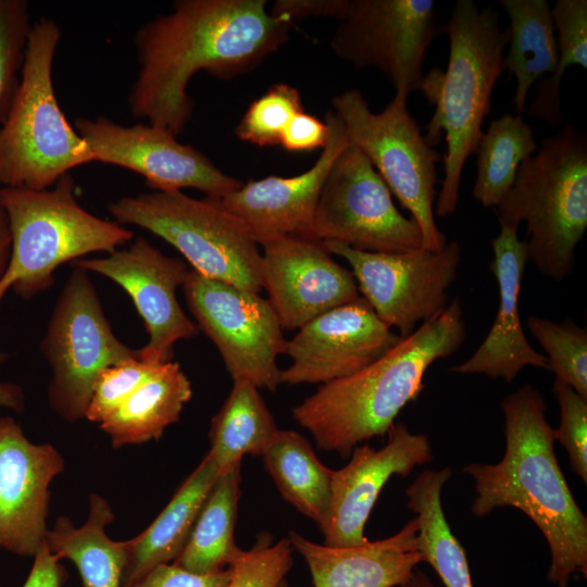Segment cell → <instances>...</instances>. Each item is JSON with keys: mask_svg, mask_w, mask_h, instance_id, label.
Wrapping results in <instances>:
<instances>
[{"mask_svg": "<svg viewBox=\"0 0 587 587\" xmlns=\"http://www.w3.org/2000/svg\"><path fill=\"white\" fill-rule=\"evenodd\" d=\"M76 191L71 173L43 190L0 186L12 235L0 302L10 288L28 300L53 285V272L63 263L95 252L110 253L133 240L132 230L85 210ZM5 360L0 351V363Z\"/></svg>", "mask_w": 587, "mask_h": 587, "instance_id": "cell-7", "label": "cell"}, {"mask_svg": "<svg viewBox=\"0 0 587 587\" xmlns=\"http://www.w3.org/2000/svg\"><path fill=\"white\" fill-rule=\"evenodd\" d=\"M465 335L462 304L455 297L375 362L321 385L292 409V417L320 449L346 458L361 442L387 434L424 388L428 367L454 354Z\"/></svg>", "mask_w": 587, "mask_h": 587, "instance_id": "cell-3", "label": "cell"}, {"mask_svg": "<svg viewBox=\"0 0 587 587\" xmlns=\"http://www.w3.org/2000/svg\"><path fill=\"white\" fill-rule=\"evenodd\" d=\"M265 0H178L135 35L137 76L130 114L176 137L191 117L188 95L200 71L221 78L249 72L286 42L292 22Z\"/></svg>", "mask_w": 587, "mask_h": 587, "instance_id": "cell-1", "label": "cell"}, {"mask_svg": "<svg viewBox=\"0 0 587 587\" xmlns=\"http://www.w3.org/2000/svg\"><path fill=\"white\" fill-rule=\"evenodd\" d=\"M164 364L147 363L134 357L104 369L96 382L85 417L103 423L141 385L159 374Z\"/></svg>", "mask_w": 587, "mask_h": 587, "instance_id": "cell-38", "label": "cell"}, {"mask_svg": "<svg viewBox=\"0 0 587 587\" xmlns=\"http://www.w3.org/2000/svg\"><path fill=\"white\" fill-rule=\"evenodd\" d=\"M330 39L333 52L355 68L374 67L408 99L421 91L428 48L442 33L433 0H347Z\"/></svg>", "mask_w": 587, "mask_h": 587, "instance_id": "cell-12", "label": "cell"}, {"mask_svg": "<svg viewBox=\"0 0 587 587\" xmlns=\"http://www.w3.org/2000/svg\"><path fill=\"white\" fill-rule=\"evenodd\" d=\"M108 210L116 223L136 225L165 240L197 273L251 292L263 290L259 245L209 197L152 191L118 198Z\"/></svg>", "mask_w": 587, "mask_h": 587, "instance_id": "cell-8", "label": "cell"}, {"mask_svg": "<svg viewBox=\"0 0 587 587\" xmlns=\"http://www.w3.org/2000/svg\"><path fill=\"white\" fill-rule=\"evenodd\" d=\"M415 519L395 535L354 547H330L289 532V541L305 561L314 587H396L423 562ZM277 587H289L283 579Z\"/></svg>", "mask_w": 587, "mask_h": 587, "instance_id": "cell-23", "label": "cell"}, {"mask_svg": "<svg viewBox=\"0 0 587 587\" xmlns=\"http://www.w3.org/2000/svg\"><path fill=\"white\" fill-rule=\"evenodd\" d=\"M63 470L53 446L30 442L14 419L0 415V548L35 555L48 532L49 486Z\"/></svg>", "mask_w": 587, "mask_h": 587, "instance_id": "cell-21", "label": "cell"}, {"mask_svg": "<svg viewBox=\"0 0 587 587\" xmlns=\"http://www.w3.org/2000/svg\"><path fill=\"white\" fill-rule=\"evenodd\" d=\"M302 111V98L296 87L274 84L250 103L236 126V136L259 147L279 146L285 128Z\"/></svg>", "mask_w": 587, "mask_h": 587, "instance_id": "cell-35", "label": "cell"}, {"mask_svg": "<svg viewBox=\"0 0 587 587\" xmlns=\"http://www.w3.org/2000/svg\"><path fill=\"white\" fill-rule=\"evenodd\" d=\"M537 149L534 130L523 115L507 112L492 120L475 151L473 198L483 207L497 208L512 187L519 166Z\"/></svg>", "mask_w": 587, "mask_h": 587, "instance_id": "cell-32", "label": "cell"}, {"mask_svg": "<svg viewBox=\"0 0 587 587\" xmlns=\"http://www.w3.org/2000/svg\"><path fill=\"white\" fill-rule=\"evenodd\" d=\"M61 36L52 18L32 23L18 84L0 124V186L48 189L72 170L95 162L54 92L52 68Z\"/></svg>", "mask_w": 587, "mask_h": 587, "instance_id": "cell-6", "label": "cell"}, {"mask_svg": "<svg viewBox=\"0 0 587 587\" xmlns=\"http://www.w3.org/2000/svg\"><path fill=\"white\" fill-rule=\"evenodd\" d=\"M191 384L177 362L141 385L111 416L100 424L114 448L143 444L162 436L178 421L191 398Z\"/></svg>", "mask_w": 587, "mask_h": 587, "instance_id": "cell-27", "label": "cell"}, {"mask_svg": "<svg viewBox=\"0 0 587 587\" xmlns=\"http://www.w3.org/2000/svg\"><path fill=\"white\" fill-rule=\"evenodd\" d=\"M283 498L321 528L327 517L333 472L295 430H280L262 455Z\"/></svg>", "mask_w": 587, "mask_h": 587, "instance_id": "cell-31", "label": "cell"}, {"mask_svg": "<svg viewBox=\"0 0 587 587\" xmlns=\"http://www.w3.org/2000/svg\"><path fill=\"white\" fill-rule=\"evenodd\" d=\"M324 121L329 128L328 139L308 171L291 177L249 180L221 198L209 197L239 221L259 246L285 236L309 237L327 174L349 141L341 120L332 109Z\"/></svg>", "mask_w": 587, "mask_h": 587, "instance_id": "cell-19", "label": "cell"}, {"mask_svg": "<svg viewBox=\"0 0 587 587\" xmlns=\"http://www.w3.org/2000/svg\"><path fill=\"white\" fill-rule=\"evenodd\" d=\"M113 519L109 502L92 494L83 526L76 527L67 516H60L47 532L45 542L50 552L76 565L83 587H122L126 541H115L107 536L105 526Z\"/></svg>", "mask_w": 587, "mask_h": 587, "instance_id": "cell-25", "label": "cell"}, {"mask_svg": "<svg viewBox=\"0 0 587 587\" xmlns=\"http://www.w3.org/2000/svg\"><path fill=\"white\" fill-rule=\"evenodd\" d=\"M494 259L490 270L499 291L495 321L486 338L464 362L450 367L458 374H483L508 383L526 366L550 371L545 354L535 350L523 330L519 300L526 263V242L520 240L517 227L500 225L491 239Z\"/></svg>", "mask_w": 587, "mask_h": 587, "instance_id": "cell-22", "label": "cell"}, {"mask_svg": "<svg viewBox=\"0 0 587 587\" xmlns=\"http://www.w3.org/2000/svg\"><path fill=\"white\" fill-rule=\"evenodd\" d=\"M396 587H442L435 584L432 578L421 570H414L412 574Z\"/></svg>", "mask_w": 587, "mask_h": 587, "instance_id": "cell-46", "label": "cell"}, {"mask_svg": "<svg viewBox=\"0 0 587 587\" xmlns=\"http://www.w3.org/2000/svg\"><path fill=\"white\" fill-rule=\"evenodd\" d=\"M24 0H0V124L14 97L32 26Z\"/></svg>", "mask_w": 587, "mask_h": 587, "instance_id": "cell-36", "label": "cell"}, {"mask_svg": "<svg viewBox=\"0 0 587 587\" xmlns=\"http://www.w3.org/2000/svg\"><path fill=\"white\" fill-rule=\"evenodd\" d=\"M261 247L263 289L283 329H299L360 297L352 272L337 263L322 242L285 236Z\"/></svg>", "mask_w": 587, "mask_h": 587, "instance_id": "cell-18", "label": "cell"}, {"mask_svg": "<svg viewBox=\"0 0 587 587\" xmlns=\"http://www.w3.org/2000/svg\"><path fill=\"white\" fill-rule=\"evenodd\" d=\"M553 394L561 412L560 426L553 429L554 440H558L565 448L572 472L586 485L587 399L558 378L553 383Z\"/></svg>", "mask_w": 587, "mask_h": 587, "instance_id": "cell-39", "label": "cell"}, {"mask_svg": "<svg viewBox=\"0 0 587 587\" xmlns=\"http://www.w3.org/2000/svg\"><path fill=\"white\" fill-rule=\"evenodd\" d=\"M182 287L198 328L215 345L233 380L274 391L282 384L277 357L287 340L268 300L192 268Z\"/></svg>", "mask_w": 587, "mask_h": 587, "instance_id": "cell-13", "label": "cell"}, {"mask_svg": "<svg viewBox=\"0 0 587 587\" xmlns=\"http://www.w3.org/2000/svg\"><path fill=\"white\" fill-rule=\"evenodd\" d=\"M499 3L509 17L504 66L516 82L511 103L516 114L523 115L533 85L557 68L559 52L551 4L547 0H500Z\"/></svg>", "mask_w": 587, "mask_h": 587, "instance_id": "cell-26", "label": "cell"}, {"mask_svg": "<svg viewBox=\"0 0 587 587\" xmlns=\"http://www.w3.org/2000/svg\"><path fill=\"white\" fill-rule=\"evenodd\" d=\"M217 476L207 453L154 521L139 535L126 540L122 587H132L158 565L174 562L179 557Z\"/></svg>", "mask_w": 587, "mask_h": 587, "instance_id": "cell-24", "label": "cell"}, {"mask_svg": "<svg viewBox=\"0 0 587 587\" xmlns=\"http://www.w3.org/2000/svg\"><path fill=\"white\" fill-rule=\"evenodd\" d=\"M401 340L358 299L314 317L287 340L291 364L282 370V383L326 384L375 362Z\"/></svg>", "mask_w": 587, "mask_h": 587, "instance_id": "cell-17", "label": "cell"}, {"mask_svg": "<svg viewBox=\"0 0 587 587\" xmlns=\"http://www.w3.org/2000/svg\"><path fill=\"white\" fill-rule=\"evenodd\" d=\"M12 250L9 217L0 200V280L7 272Z\"/></svg>", "mask_w": 587, "mask_h": 587, "instance_id": "cell-44", "label": "cell"}, {"mask_svg": "<svg viewBox=\"0 0 587 587\" xmlns=\"http://www.w3.org/2000/svg\"><path fill=\"white\" fill-rule=\"evenodd\" d=\"M450 467L423 471L405 489L408 509L417 523V546L423 562L438 574L442 587H474L467 558L446 519L441 491Z\"/></svg>", "mask_w": 587, "mask_h": 587, "instance_id": "cell-28", "label": "cell"}, {"mask_svg": "<svg viewBox=\"0 0 587 587\" xmlns=\"http://www.w3.org/2000/svg\"><path fill=\"white\" fill-rule=\"evenodd\" d=\"M380 449L364 444L350 461L333 472L330 507L320 528L326 546L354 547L367 542L364 529L380 490L392 475L407 477L415 466L433 460L429 438L414 434L402 422L387 432Z\"/></svg>", "mask_w": 587, "mask_h": 587, "instance_id": "cell-20", "label": "cell"}, {"mask_svg": "<svg viewBox=\"0 0 587 587\" xmlns=\"http://www.w3.org/2000/svg\"><path fill=\"white\" fill-rule=\"evenodd\" d=\"M441 30L449 38L447 68L424 74L421 91L435 107L424 137L434 147L445 135L447 143L435 201V215L446 217L457 210L464 164L475 154L494 88L505 71L510 34L500 28L498 11L472 0H458Z\"/></svg>", "mask_w": 587, "mask_h": 587, "instance_id": "cell-4", "label": "cell"}, {"mask_svg": "<svg viewBox=\"0 0 587 587\" xmlns=\"http://www.w3.org/2000/svg\"><path fill=\"white\" fill-rule=\"evenodd\" d=\"M526 324L545 350L555 378L587 399V329L571 319L557 323L532 315Z\"/></svg>", "mask_w": 587, "mask_h": 587, "instance_id": "cell-34", "label": "cell"}, {"mask_svg": "<svg viewBox=\"0 0 587 587\" xmlns=\"http://www.w3.org/2000/svg\"><path fill=\"white\" fill-rule=\"evenodd\" d=\"M322 243L330 254L348 262L362 298L383 323L398 329L401 339L448 305V289L461 262V248L454 240L439 250L421 248L397 253Z\"/></svg>", "mask_w": 587, "mask_h": 587, "instance_id": "cell-14", "label": "cell"}, {"mask_svg": "<svg viewBox=\"0 0 587 587\" xmlns=\"http://www.w3.org/2000/svg\"><path fill=\"white\" fill-rule=\"evenodd\" d=\"M43 542L34 555V563L23 587H62L66 572Z\"/></svg>", "mask_w": 587, "mask_h": 587, "instance_id": "cell-43", "label": "cell"}, {"mask_svg": "<svg viewBox=\"0 0 587 587\" xmlns=\"http://www.w3.org/2000/svg\"><path fill=\"white\" fill-rule=\"evenodd\" d=\"M292 547L288 538L273 544L263 532L250 550H242L229 564L226 587H277L292 566Z\"/></svg>", "mask_w": 587, "mask_h": 587, "instance_id": "cell-37", "label": "cell"}, {"mask_svg": "<svg viewBox=\"0 0 587 587\" xmlns=\"http://www.w3.org/2000/svg\"><path fill=\"white\" fill-rule=\"evenodd\" d=\"M40 351L52 377L48 402L63 420L85 417L100 373L137 357L113 333L89 272L74 267L52 309Z\"/></svg>", "mask_w": 587, "mask_h": 587, "instance_id": "cell-10", "label": "cell"}, {"mask_svg": "<svg viewBox=\"0 0 587 587\" xmlns=\"http://www.w3.org/2000/svg\"><path fill=\"white\" fill-rule=\"evenodd\" d=\"M347 137L370 160L392 196L419 224L425 249L439 250L446 236L435 220V192L440 153L432 147L408 109V99L394 96L382 112H372L358 89L332 99Z\"/></svg>", "mask_w": 587, "mask_h": 587, "instance_id": "cell-9", "label": "cell"}, {"mask_svg": "<svg viewBox=\"0 0 587 587\" xmlns=\"http://www.w3.org/2000/svg\"><path fill=\"white\" fill-rule=\"evenodd\" d=\"M229 579V567L210 574H197L172 562L158 565L132 587H226Z\"/></svg>", "mask_w": 587, "mask_h": 587, "instance_id": "cell-40", "label": "cell"}, {"mask_svg": "<svg viewBox=\"0 0 587 587\" xmlns=\"http://www.w3.org/2000/svg\"><path fill=\"white\" fill-rule=\"evenodd\" d=\"M0 405L21 412L25 407V396L22 387L14 383L0 382Z\"/></svg>", "mask_w": 587, "mask_h": 587, "instance_id": "cell-45", "label": "cell"}, {"mask_svg": "<svg viewBox=\"0 0 587 587\" xmlns=\"http://www.w3.org/2000/svg\"><path fill=\"white\" fill-rule=\"evenodd\" d=\"M74 128L95 162L141 175L153 191L197 189L221 198L242 183L222 172L195 147L182 143L170 130L149 123L125 126L105 116L77 117Z\"/></svg>", "mask_w": 587, "mask_h": 587, "instance_id": "cell-15", "label": "cell"}, {"mask_svg": "<svg viewBox=\"0 0 587 587\" xmlns=\"http://www.w3.org/2000/svg\"><path fill=\"white\" fill-rule=\"evenodd\" d=\"M559 60L555 71L536 83L528 115L550 127L564 125L560 90L563 75L571 65L587 68V1L557 0L551 7Z\"/></svg>", "mask_w": 587, "mask_h": 587, "instance_id": "cell-33", "label": "cell"}, {"mask_svg": "<svg viewBox=\"0 0 587 587\" xmlns=\"http://www.w3.org/2000/svg\"><path fill=\"white\" fill-rule=\"evenodd\" d=\"M309 237L367 252L424 248L419 224L397 209L386 183L350 141L327 174Z\"/></svg>", "mask_w": 587, "mask_h": 587, "instance_id": "cell-11", "label": "cell"}, {"mask_svg": "<svg viewBox=\"0 0 587 587\" xmlns=\"http://www.w3.org/2000/svg\"><path fill=\"white\" fill-rule=\"evenodd\" d=\"M71 265L103 275L129 295L149 335L148 342L136 349L140 361L171 362L175 344L198 334V326L176 298L177 287L185 284L191 268L185 261L162 253L145 237L137 236L127 248L105 257L82 258Z\"/></svg>", "mask_w": 587, "mask_h": 587, "instance_id": "cell-16", "label": "cell"}, {"mask_svg": "<svg viewBox=\"0 0 587 587\" xmlns=\"http://www.w3.org/2000/svg\"><path fill=\"white\" fill-rule=\"evenodd\" d=\"M346 7L347 0H276L270 11L292 23L308 17H330L339 21Z\"/></svg>", "mask_w": 587, "mask_h": 587, "instance_id": "cell-42", "label": "cell"}, {"mask_svg": "<svg viewBox=\"0 0 587 587\" xmlns=\"http://www.w3.org/2000/svg\"><path fill=\"white\" fill-rule=\"evenodd\" d=\"M278 432L259 388L248 380L236 379L211 421L208 454L221 475L241 464L246 454L262 457Z\"/></svg>", "mask_w": 587, "mask_h": 587, "instance_id": "cell-29", "label": "cell"}, {"mask_svg": "<svg viewBox=\"0 0 587 587\" xmlns=\"http://www.w3.org/2000/svg\"><path fill=\"white\" fill-rule=\"evenodd\" d=\"M329 134L325 121L304 111L297 113L285 128L279 146L288 152L323 149Z\"/></svg>", "mask_w": 587, "mask_h": 587, "instance_id": "cell-41", "label": "cell"}, {"mask_svg": "<svg viewBox=\"0 0 587 587\" xmlns=\"http://www.w3.org/2000/svg\"><path fill=\"white\" fill-rule=\"evenodd\" d=\"M505 451L496 464L471 463L476 496L471 505L483 517L497 508L525 513L542 533L551 554L547 579L567 587L587 574V517L580 510L554 452L553 428L544 396L525 384L501 401Z\"/></svg>", "mask_w": 587, "mask_h": 587, "instance_id": "cell-2", "label": "cell"}, {"mask_svg": "<svg viewBox=\"0 0 587 587\" xmlns=\"http://www.w3.org/2000/svg\"><path fill=\"white\" fill-rule=\"evenodd\" d=\"M241 464L217 476L191 529L188 541L173 562L197 574L229 566L241 549L234 539L240 494Z\"/></svg>", "mask_w": 587, "mask_h": 587, "instance_id": "cell-30", "label": "cell"}, {"mask_svg": "<svg viewBox=\"0 0 587 587\" xmlns=\"http://www.w3.org/2000/svg\"><path fill=\"white\" fill-rule=\"evenodd\" d=\"M500 225L526 223L528 260L545 276L562 282L573 271L587 229V137L573 125L545 137L517 168L497 205Z\"/></svg>", "mask_w": 587, "mask_h": 587, "instance_id": "cell-5", "label": "cell"}]
</instances>
